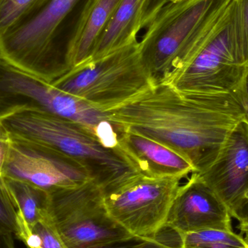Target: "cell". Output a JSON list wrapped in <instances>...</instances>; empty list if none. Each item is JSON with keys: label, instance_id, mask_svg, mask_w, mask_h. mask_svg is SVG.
<instances>
[{"label": "cell", "instance_id": "15", "mask_svg": "<svg viewBox=\"0 0 248 248\" xmlns=\"http://www.w3.org/2000/svg\"><path fill=\"white\" fill-rule=\"evenodd\" d=\"M4 179L17 210L23 243L33 227L46 217L49 193L26 182Z\"/></svg>", "mask_w": 248, "mask_h": 248}, {"label": "cell", "instance_id": "24", "mask_svg": "<svg viewBox=\"0 0 248 248\" xmlns=\"http://www.w3.org/2000/svg\"><path fill=\"white\" fill-rule=\"evenodd\" d=\"M232 217L240 222V229L242 232L244 234L248 233V201L239 208Z\"/></svg>", "mask_w": 248, "mask_h": 248}, {"label": "cell", "instance_id": "7", "mask_svg": "<svg viewBox=\"0 0 248 248\" xmlns=\"http://www.w3.org/2000/svg\"><path fill=\"white\" fill-rule=\"evenodd\" d=\"M79 0H49L26 23L0 37V58L53 82L69 71L60 28Z\"/></svg>", "mask_w": 248, "mask_h": 248}, {"label": "cell", "instance_id": "10", "mask_svg": "<svg viewBox=\"0 0 248 248\" xmlns=\"http://www.w3.org/2000/svg\"><path fill=\"white\" fill-rule=\"evenodd\" d=\"M197 176L220 198L230 215L248 201V124L230 133L215 161Z\"/></svg>", "mask_w": 248, "mask_h": 248}, {"label": "cell", "instance_id": "19", "mask_svg": "<svg viewBox=\"0 0 248 248\" xmlns=\"http://www.w3.org/2000/svg\"><path fill=\"white\" fill-rule=\"evenodd\" d=\"M23 243L28 248H67L45 219L33 227Z\"/></svg>", "mask_w": 248, "mask_h": 248}, {"label": "cell", "instance_id": "18", "mask_svg": "<svg viewBox=\"0 0 248 248\" xmlns=\"http://www.w3.org/2000/svg\"><path fill=\"white\" fill-rule=\"evenodd\" d=\"M12 234L20 240L22 230L17 210L9 193L4 177H0V237Z\"/></svg>", "mask_w": 248, "mask_h": 248}, {"label": "cell", "instance_id": "22", "mask_svg": "<svg viewBox=\"0 0 248 248\" xmlns=\"http://www.w3.org/2000/svg\"><path fill=\"white\" fill-rule=\"evenodd\" d=\"M170 0H145L141 17V29H146L165 5Z\"/></svg>", "mask_w": 248, "mask_h": 248}, {"label": "cell", "instance_id": "11", "mask_svg": "<svg viewBox=\"0 0 248 248\" xmlns=\"http://www.w3.org/2000/svg\"><path fill=\"white\" fill-rule=\"evenodd\" d=\"M164 228L179 236L205 230L233 232L230 211L195 173L179 187Z\"/></svg>", "mask_w": 248, "mask_h": 248}, {"label": "cell", "instance_id": "28", "mask_svg": "<svg viewBox=\"0 0 248 248\" xmlns=\"http://www.w3.org/2000/svg\"><path fill=\"white\" fill-rule=\"evenodd\" d=\"M245 234H246V235L243 237V239H244L245 243H246V246L248 247V233H246Z\"/></svg>", "mask_w": 248, "mask_h": 248}, {"label": "cell", "instance_id": "1", "mask_svg": "<svg viewBox=\"0 0 248 248\" xmlns=\"http://www.w3.org/2000/svg\"><path fill=\"white\" fill-rule=\"evenodd\" d=\"M122 129L141 134L185 157L200 173L218 157L230 133L245 119L239 94L183 93L153 86L106 112Z\"/></svg>", "mask_w": 248, "mask_h": 248}, {"label": "cell", "instance_id": "23", "mask_svg": "<svg viewBox=\"0 0 248 248\" xmlns=\"http://www.w3.org/2000/svg\"><path fill=\"white\" fill-rule=\"evenodd\" d=\"M11 135L0 122V177H3L11 148Z\"/></svg>", "mask_w": 248, "mask_h": 248}, {"label": "cell", "instance_id": "6", "mask_svg": "<svg viewBox=\"0 0 248 248\" xmlns=\"http://www.w3.org/2000/svg\"><path fill=\"white\" fill-rule=\"evenodd\" d=\"M48 193L45 220L67 248H91L134 237L112 218L95 181Z\"/></svg>", "mask_w": 248, "mask_h": 248}, {"label": "cell", "instance_id": "16", "mask_svg": "<svg viewBox=\"0 0 248 248\" xmlns=\"http://www.w3.org/2000/svg\"><path fill=\"white\" fill-rule=\"evenodd\" d=\"M49 0H0V37L21 26Z\"/></svg>", "mask_w": 248, "mask_h": 248}, {"label": "cell", "instance_id": "13", "mask_svg": "<svg viewBox=\"0 0 248 248\" xmlns=\"http://www.w3.org/2000/svg\"><path fill=\"white\" fill-rule=\"evenodd\" d=\"M122 0H87L68 39L65 60L70 70L87 64L97 41Z\"/></svg>", "mask_w": 248, "mask_h": 248}, {"label": "cell", "instance_id": "30", "mask_svg": "<svg viewBox=\"0 0 248 248\" xmlns=\"http://www.w3.org/2000/svg\"><path fill=\"white\" fill-rule=\"evenodd\" d=\"M248 248V247H246V248Z\"/></svg>", "mask_w": 248, "mask_h": 248}, {"label": "cell", "instance_id": "2", "mask_svg": "<svg viewBox=\"0 0 248 248\" xmlns=\"http://www.w3.org/2000/svg\"><path fill=\"white\" fill-rule=\"evenodd\" d=\"M10 135L78 163L103 191L140 173L122 148H110L85 127L46 113L19 110L0 117Z\"/></svg>", "mask_w": 248, "mask_h": 248}, {"label": "cell", "instance_id": "14", "mask_svg": "<svg viewBox=\"0 0 248 248\" xmlns=\"http://www.w3.org/2000/svg\"><path fill=\"white\" fill-rule=\"evenodd\" d=\"M145 0H122L105 28L88 62L137 42ZM87 62V63H88Z\"/></svg>", "mask_w": 248, "mask_h": 248}, {"label": "cell", "instance_id": "26", "mask_svg": "<svg viewBox=\"0 0 248 248\" xmlns=\"http://www.w3.org/2000/svg\"><path fill=\"white\" fill-rule=\"evenodd\" d=\"M0 248H16L12 234L0 237Z\"/></svg>", "mask_w": 248, "mask_h": 248}, {"label": "cell", "instance_id": "4", "mask_svg": "<svg viewBox=\"0 0 248 248\" xmlns=\"http://www.w3.org/2000/svg\"><path fill=\"white\" fill-rule=\"evenodd\" d=\"M248 73L239 51L232 0L187 62L166 84L189 94H238Z\"/></svg>", "mask_w": 248, "mask_h": 248}, {"label": "cell", "instance_id": "9", "mask_svg": "<svg viewBox=\"0 0 248 248\" xmlns=\"http://www.w3.org/2000/svg\"><path fill=\"white\" fill-rule=\"evenodd\" d=\"M3 177L30 184L47 192L74 187L93 179L74 160L43 146L13 137Z\"/></svg>", "mask_w": 248, "mask_h": 248}, {"label": "cell", "instance_id": "12", "mask_svg": "<svg viewBox=\"0 0 248 248\" xmlns=\"http://www.w3.org/2000/svg\"><path fill=\"white\" fill-rule=\"evenodd\" d=\"M120 147L140 173L150 176L183 179L195 172L187 160L166 146L124 129Z\"/></svg>", "mask_w": 248, "mask_h": 248}, {"label": "cell", "instance_id": "3", "mask_svg": "<svg viewBox=\"0 0 248 248\" xmlns=\"http://www.w3.org/2000/svg\"><path fill=\"white\" fill-rule=\"evenodd\" d=\"M232 1H170L159 11L139 42L141 59L155 85L166 84L185 65Z\"/></svg>", "mask_w": 248, "mask_h": 248}, {"label": "cell", "instance_id": "21", "mask_svg": "<svg viewBox=\"0 0 248 248\" xmlns=\"http://www.w3.org/2000/svg\"><path fill=\"white\" fill-rule=\"evenodd\" d=\"M160 234L155 237H140L134 236L125 240L91 248H182L180 246H172L165 242V240L159 239Z\"/></svg>", "mask_w": 248, "mask_h": 248}, {"label": "cell", "instance_id": "25", "mask_svg": "<svg viewBox=\"0 0 248 248\" xmlns=\"http://www.w3.org/2000/svg\"><path fill=\"white\" fill-rule=\"evenodd\" d=\"M238 94L245 110V120L248 123V73L244 84Z\"/></svg>", "mask_w": 248, "mask_h": 248}, {"label": "cell", "instance_id": "8", "mask_svg": "<svg viewBox=\"0 0 248 248\" xmlns=\"http://www.w3.org/2000/svg\"><path fill=\"white\" fill-rule=\"evenodd\" d=\"M182 179L138 173L107 190L112 218L135 237H155L164 229Z\"/></svg>", "mask_w": 248, "mask_h": 248}, {"label": "cell", "instance_id": "5", "mask_svg": "<svg viewBox=\"0 0 248 248\" xmlns=\"http://www.w3.org/2000/svg\"><path fill=\"white\" fill-rule=\"evenodd\" d=\"M103 112L119 107L155 86L139 42L74 68L51 83Z\"/></svg>", "mask_w": 248, "mask_h": 248}, {"label": "cell", "instance_id": "29", "mask_svg": "<svg viewBox=\"0 0 248 248\" xmlns=\"http://www.w3.org/2000/svg\"><path fill=\"white\" fill-rule=\"evenodd\" d=\"M183 1V0H170V1H173V2H176V1Z\"/></svg>", "mask_w": 248, "mask_h": 248}, {"label": "cell", "instance_id": "17", "mask_svg": "<svg viewBox=\"0 0 248 248\" xmlns=\"http://www.w3.org/2000/svg\"><path fill=\"white\" fill-rule=\"evenodd\" d=\"M182 248L227 246L236 248L247 247L243 237L233 232L205 230L180 236Z\"/></svg>", "mask_w": 248, "mask_h": 248}, {"label": "cell", "instance_id": "27", "mask_svg": "<svg viewBox=\"0 0 248 248\" xmlns=\"http://www.w3.org/2000/svg\"><path fill=\"white\" fill-rule=\"evenodd\" d=\"M191 248H236L230 247V246H203V247H196Z\"/></svg>", "mask_w": 248, "mask_h": 248}, {"label": "cell", "instance_id": "20", "mask_svg": "<svg viewBox=\"0 0 248 248\" xmlns=\"http://www.w3.org/2000/svg\"><path fill=\"white\" fill-rule=\"evenodd\" d=\"M237 43L242 62L248 67V0H235Z\"/></svg>", "mask_w": 248, "mask_h": 248}, {"label": "cell", "instance_id": "31", "mask_svg": "<svg viewBox=\"0 0 248 248\" xmlns=\"http://www.w3.org/2000/svg\"></svg>", "mask_w": 248, "mask_h": 248}]
</instances>
